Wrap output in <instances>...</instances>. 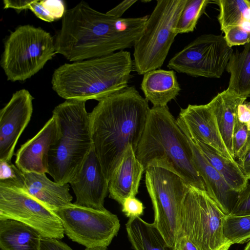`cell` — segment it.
<instances>
[{"instance_id": "obj_2", "label": "cell", "mask_w": 250, "mask_h": 250, "mask_svg": "<svg viewBox=\"0 0 250 250\" xmlns=\"http://www.w3.org/2000/svg\"><path fill=\"white\" fill-rule=\"evenodd\" d=\"M134 86H127L99 101L89 113L94 151L109 181L127 148L135 152L150 110Z\"/></svg>"}, {"instance_id": "obj_22", "label": "cell", "mask_w": 250, "mask_h": 250, "mask_svg": "<svg viewBox=\"0 0 250 250\" xmlns=\"http://www.w3.org/2000/svg\"><path fill=\"white\" fill-rule=\"evenodd\" d=\"M42 238L38 231L23 223L0 220L1 250H39Z\"/></svg>"}, {"instance_id": "obj_37", "label": "cell", "mask_w": 250, "mask_h": 250, "mask_svg": "<svg viewBox=\"0 0 250 250\" xmlns=\"http://www.w3.org/2000/svg\"><path fill=\"white\" fill-rule=\"evenodd\" d=\"M137 1V0H124L106 13L115 18H120L123 14Z\"/></svg>"}, {"instance_id": "obj_12", "label": "cell", "mask_w": 250, "mask_h": 250, "mask_svg": "<svg viewBox=\"0 0 250 250\" xmlns=\"http://www.w3.org/2000/svg\"><path fill=\"white\" fill-rule=\"evenodd\" d=\"M6 219L29 226L43 238L64 237L62 221L54 211L21 189L0 186V220Z\"/></svg>"}, {"instance_id": "obj_23", "label": "cell", "mask_w": 250, "mask_h": 250, "mask_svg": "<svg viewBox=\"0 0 250 250\" xmlns=\"http://www.w3.org/2000/svg\"><path fill=\"white\" fill-rule=\"evenodd\" d=\"M128 239L135 250H176L169 246L153 223L140 217H130L125 224Z\"/></svg>"}, {"instance_id": "obj_8", "label": "cell", "mask_w": 250, "mask_h": 250, "mask_svg": "<svg viewBox=\"0 0 250 250\" xmlns=\"http://www.w3.org/2000/svg\"><path fill=\"white\" fill-rule=\"evenodd\" d=\"M226 215L206 190L190 186L177 238L188 237L198 250H228L232 245L223 234Z\"/></svg>"}, {"instance_id": "obj_26", "label": "cell", "mask_w": 250, "mask_h": 250, "mask_svg": "<svg viewBox=\"0 0 250 250\" xmlns=\"http://www.w3.org/2000/svg\"><path fill=\"white\" fill-rule=\"evenodd\" d=\"M218 16L221 29L224 32L232 27L240 26L245 21H250V1L219 0Z\"/></svg>"}, {"instance_id": "obj_10", "label": "cell", "mask_w": 250, "mask_h": 250, "mask_svg": "<svg viewBox=\"0 0 250 250\" xmlns=\"http://www.w3.org/2000/svg\"><path fill=\"white\" fill-rule=\"evenodd\" d=\"M54 211L62 221L64 234L86 248L107 247L120 229L118 217L106 209L98 210L71 203Z\"/></svg>"}, {"instance_id": "obj_39", "label": "cell", "mask_w": 250, "mask_h": 250, "mask_svg": "<svg viewBox=\"0 0 250 250\" xmlns=\"http://www.w3.org/2000/svg\"><path fill=\"white\" fill-rule=\"evenodd\" d=\"M175 248L176 250H198L195 245L186 236L177 238Z\"/></svg>"}, {"instance_id": "obj_31", "label": "cell", "mask_w": 250, "mask_h": 250, "mask_svg": "<svg viewBox=\"0 0 250 250\" xmlns=\"http://www.w3.org/2000/svg\"><path fill=\"white\" fill-rule=\"evenodd\" d=\"M250 131L247 126L238 121L235 126L233 135V149L234 159L241 160L249 149Z\"/></svg>"}, {"instance_id": "obj_24", "label": "cell", "mask_w": 250, "mask_h": 250, "mask_svg": "<svg viewBox=\"0 0 250 250\" xmlns=\"http://www.w3.org/2000/svg\"><path fill=\"white\" fill-rule=\"evenodd\" d=\"M194 143L233 190L239 193L246 188L249 184V180L243 174L236 161L224 156L206 144L199 142Z\"/></svg>"}, {"instance_id": "obj_33", "label": "cell", "mask_w": 250, "mask_h": 250, "mask_svg": "<svg viewBox=\"0 0 250 250\" xmlns=\"http://www.w3.org/2000/svg\"><path fill=\"white\" fill-rule=\"evenodd\" d=\"M230 215H250V184L238 193L237 199Z\"/></svg>"}, {"instance_id": "obj_41", "label": "cell", "mask_w": 250, "mask_h": 250, "mask_svg": "<svg viewBox=\"0 0 250 250\" xmlns=\"http://www.w3.org/2000/svg\"><path fill=\"white\" fill-rule=\"evenodd\" d=\"M85 250H108L107 247H97L92 248H86Z\"/></svg>"}, {"instance_id": "obj_34", "label": "cell", "mask_w": 250, "mask_h": 250, "mask_svg": "<svg viewBox=\"0 0 250 250\" xmlns=\"http://www.w3.org/2000/svg\"><path fill=\"white\" fill-rule=\"evenodd\" d=\"M122 211L129 218L140 217L144 212L143 204L135 197L126 198L122 204Z\"/></svg>"}, {"instance_id": "obj_42", "label": "cell", "mask_w": 250, "mask_h": 250, "mask_svg": "<svg viewBox=\"0 0 250 250\" xmlns=\"http://www.w3.org/2000/svg\"><path fill=\"white\" fill-rule=\"evenodd\" d=\"M244 250H250V241L247 244Z\"/></svg>"}, {"instance_id": "obj_6", "label": "cell", "mask_w": 250, "mask_h": 250, "mask_svg": "<svg viewBox=\"0 0 250 250\" xmlns=\"http://www.w3.org/2000/svg\"><path fill=\"white\" fill-rule=\"evenodd\" d=\"M187 0H158L134 46V70L139 75L159 69L177 35L175 29Z\"/></svg>"}, {"instance_id": "obj_25", "label": "cell", "mask_w": 250, "mask_h": 250, "mask_svg": "<svg viewBox=\"0 0 250 250\" xmlns=\"http://www.w3.org/2000/svg\"><path fill=\"white\" fill-rule=\"evenodd\" d=\"M226 69L230 74L227 89L241 97H250V41L242 51L232 52Z\"/></svg>"}, {"instance_id": "obj_16", "label": "cell", "mask_w": 250, "mask_h": 250, "mask_svg": "<svg viewBox=\"0 0 250 250\" xmlns=\"http://www.w3.org/2000/svg\"><path fill=\"white\" fill-rule=\"evenodd\" d=\"M57 134V122L52 116L37 134L18 150L15 160L18 168L22 172L47 173L48 153Z\"/></svg>"}, {"instance_id": "obj_30", "label": "cell", "mask_w": 250, "mask_h": 250, "mask_svg": "<svg viewBox=\"0 0 250 250\" xmlns=\"http://www.w3.org/2000/svg\"><path fill=\"white\" fill-rule=\"evenodd\" d=\"M0 186L24 189L22 172L11 162L0 161Z\"/></svg>"}, {"instance_id": "obj_11", "label": "cell", "mask_w": 250, "mask_h": 250, "mask_svg": "<svg viewBox=\"0 0 250 250\" xmlns=\"http://www.w3.org/2000/svg\"><path fill=\"white\" fill-rule=\"evenodd\" d=\"M232 52L224 36L202 35L175 54L167 67L192 77L218 78L226 69Z\"/></svg>"}, {"instance_id": "obj_15", "label": "cell", "mask_w": 250, "mask_h": 250, "mask_svg": "<svg viewBox=\"0 0 250 250\" xmlns=\"http://www.w3.org/2000/svg\"><path fill=\"white\" fill-rule=\"evenodd\" d=\"M77 205L104 210V199L108 192L109 181L105 176L93 146L80 170L70 183Z\"/></svg>"}, {"instance_id": "obj_18", "label": "cell", "mask_w": 250, "mask_h": 250, "mask_svg": "<svg viewBox=\"0 0 250 250\" xmlns=\"http://www.w3.org/2000/svg\"><path fill=\"white\" fill-rule=\"evenodd\" d=\"M144 172L143 166L136 158L133 147L129 146L109 181V197L122 205L126 198L135 197Z\"/></svg>"}, {"instance_id": "obj_38", "label": "cell", "mask_w": 250, "mask_h": 250, "mask_svg": "<svg viewBox=\"0 0 250 250\" xmlns=\"http://www.w3.org/2000/svg\"><path fill=\"white\" fill-rule=\"evenodd\" d=\"M31 0H3L4 8H12L15 10L18 13L23 10L28 9Z\"/></svg>"}, {"instance_id": "obj_40", "label": "cell", "mask_w": 250, "mask_h": 250, "mask_svg": "<svg viewBox=\"0 0 250 250\" xmlns=\"http://www.w3.org/2000/svg\"><path fill=\"white\" fill-rule=\"evenodd\" d=\"M237 162L245 177L250 180V149L241 160Z\"/></svg>"}, {"instance_id": "obj_43", "label": "cell", "mask_w": 250, "mask_h": 250, "mask_svg": "<svg viewBox=\"0 0 250 250\" xmlns=\"http://www.w3.org/2000/svg\"><path fill=\"white\" fill-rule=\"evenodd\" d=\"M250 142H249V149H248V150H250Z\"/></svg>"}, {"instance_id": "obj_21", "label": "cell", "mask_w": 250, "mask_h": 250, "mask_svg": "<svg viewBox=\"0 0 250 250\" xmlns=\"http://www.w3.org/2000/svg\"><path fill=\"white\" fill-rule=\"evenodd\" d=\"M141 88L145 99L150 102L153 107L167 106L181 90L175 72L160 69L144 75Z\"/></svg>"}, {"instance_id": "obj_36", "label": "cell", "mask_w": 250, "mask_h": 250, "mask_svg": "<svg viewBox=\"0 0 250 250\" xmlns=\"http://www.w3.org/2000/svg\"><path fill=\"white\" fill-rule=\"evenodd\" d=\"M238 121L245 125L250 131V103H244L239 105L237 110Z\"/></svg>"}, {"instance_id": "obj_1", "label": "cell", "mask_w": 250, "mask_h": 250, "mask_svg": "<svg viewBox=\"0 0 250 250\" xmlns=\"http://www.w3.org/2000/svg\"><path fill=\"white\" fill-rule=\"evenodd\" d=\"M148 17L117 18L81 1L62 17L55 41L56 53L75 62L134 47Z\"/></svg>"}, {"instance_id": "obj_32", "label": "cell", "mask_w": 250, "mask_h": 250, "mask_svg": "<svg viewBox=\"0 0 250 250\" xmlns=\"http://www.w3.org/2000/svg\"><path fill=\"white\" fill-rule=\"evenodd\" d=\"M224 33V38L231 47L247 44L250 41V31L245 30L241 25L228 28Z\"/></svg>"}, {"instance_id": "obj_14", "label": "cell", "mask_w": 250, "mask_h": 250, "mask_svg": "<svg viewBox=\"0 0 250 250\" xmlns=\"http://www.w3.org/2000/svg\"><path fill=\"white\" fill-rule=\"evenodd\" d=\"M176 120L184 134L193 142L206 144L224 156L234 160L224 142L215 116L208 104H188L181 109Z\"/></svg>"}, {"instance_id": "obj_4", "label": "cell", "mask_w": 250, "mask_h": 250, "mask_svg": "<svg viewBox=\"0 0 250 250\" xmlns=\"http://www.w3.org/2000/svg\"><path fill=\"white\" fill-rule=\"evenodd\" d=\"M135 155L145 172L151 167L163 168L189 186L206 190L193 164L187 137L167 106L150 109Z\"/></svg>"}, {"instance_id": "obj_13", "label": "cell", "mask_w": 250, "mask_h": 250, "mask_svg": "<svg viewBox=\"0 0 250 250\" xmlns=\"http://www.w3.org/2000/svg\"><path fill=\"white\" fill-rule=\"evenodd\" d=\"M33 99L27 90H20L0 110V161L11 162L18 141L31 120Z\"/></svg>"}, {"instance_id": "obj_9", "label": "cell", "mask_w": 250, "mask_h": 250, "mask_svg": "<svg viewBox=\"0 0 250 250\" xmlns=\"http://www.w3.org/2000/svg\"><path fill=\"white\" fill-rule=\"evenodd\" d=\"M145 183L154 212L153 223L167 243L175 247L182 207L190 186L174 173L157 167L145 171Z\"/></svg>"}, {"instance_id": "obj_3", "label": "cell", "mask_w": 250, "mask_h": 250, "mask_svg": "<svg viewBox=\"0 0 250 250\" xmlns=\"http://www.w3.org/2000/svg\"><path fill=\"white\" fill-rule=\"evenodd\" d=\"M133 69L130 53L125 50L66 63L54 71L52 89L66 100L99 101L127 87Z\"/></svg>"}, {"instance_id": "obj_5", "label": "cell", "mask_w": 250, "mask_h": 250, "mask_svg": "<svg viewBox=\"0 0 250 250\" xmlns=\"http://www.w3.org/2000/svg\"><path fill=\"white\" fill-rule=\"evenodd\" d=\"M57 134L48 156V171L54 181L70 184L93 146L85 102L66 100L52 112Z\"/></svg>"}, {"instance_id": "obj_29", "label": "cell", "mask_w": 250, "mask_h": 250, "mask_svg": "<svg viewBox=\"0 0 250 250\" xmlns=\"http://www.w3.org/2000/svg\"><path fill=\"white\" fill-rule=\"evenodd\" d=\"M30 9L40 19L51 22L62 18L66 11L61 0H31Z\"/></svg>"}, {"instance_id": "obj_27", "label": "cell", "mask_w": 250, "mask_h": 250, "mask_svg": "<svg viewBox=\"0 0 250 250\" xmlns=\"http://www.w3.org/2000/svg\"><path fill=\"white\" fill-rule=\"evenodd\" d=\"M223 234L231 245L243 244L250 240V215H226Z\"/></svg>"}, {"instance_id": "obj_17", "label": "cell", "mask_w": 250, "mask_h": 250, "mask_svg": "<svg viewBox=\"0 0 250 250\" xmlns=\"http://www.w3.org/2000/svg\"><path fill=\"white\" fill-rule=\"evenodd\" d=\"M186 137L191 147L193 164L204 183L207 192L225 215H230L239 193L229 186L203 155L196 145L189 137Z\"/></svg>"}, {"instance_id": "obj_7", "label": "cell", "mask_w": 250, "mask_h": 250, "mask_svg": "<svg viewBox=\"0 0 250 250\" xmlns=\"http://www.w3.org/2000/svg\"><path fill=\"white\" fill-rule=\"evenodd\" d=\"M56 54L55 42L49 32L29 24L20 25L5 42L1 66L8 81H24Z\"/></svg>"}, {"instance_id": "obj_28", "label": "cell", "mask_w": 250, "mask_h": 250, "mask_svg": "<svg viewBox=\"0 0 250 250\" xmlns=\"http://www.w3.org/2000/svg\"><path fill=\"white\" fill-rule=\"evenodd\" d=\"M208 2L207 0H187L176 25V34L193 32Z\"/></svg>"}, {"instance_id": "obj_19", "label": "cell", "mask_w": 250, "mask_h": 250, "mask_svg": "<svg viewBox=\"0 0 250 250\" xmlns=\"http://www.w3.org/2000/svg\"><path fill=\"white\" fill-rule=\"evenodd\" d=\"M23 189L46 207L55 209L71 203L73 197L68 184H61L49 179L45 173L22 172Z\"/></svg>"}, {"instance_id": "obj_35", "label": "cell", "mask_w": 250, "mask_h": 250, "mask_svg": "<svg viewBox=\"0 0 250 250\" xmlns=\"http://www.w3.org/2000/svg\"><path fill=\"white\" fill-rule=\"evenodd\" d=\"M39 250H73L67 244L58 239H41Z\"/></svg>"}, {"instance_id": "obj_20", "label": "cell", "mask_w": 250, "mask_h": 250, "mask_svg": "<svg viewBox=\"0 0 250 250\" xmlns=\"http://www.w3.org/2000/svg\"><path fill=\"white\" fill-rule=\"evenodd\" d=\"M246 99L227 89L218 93L208 103L215 116L224 142L233 159V135L238 121V108Z\"/></svg>"}]
</instances>
